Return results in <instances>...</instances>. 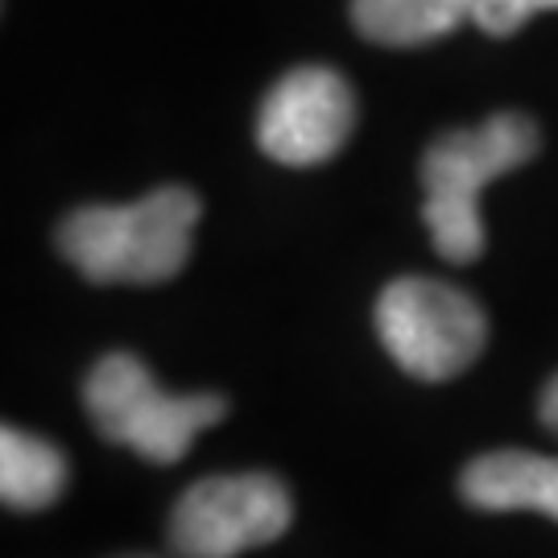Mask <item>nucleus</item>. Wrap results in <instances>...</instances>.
I'll return each instance as SVG.
<instances>
[{
	"mask_svg": "<svg viewBox=\"0 0 558 558\" xmlns=\"http://www.w3.org/2000/svg\"><path fill=\"white\" fill-rule=\"evenodd\" d=\"M199 211L186 186H161L124 207H80L62 220L59 253L96 286H158L186 269Z\"/></svg>",
	"mask_w": 558,
	"mask_h": 558,
	"instance_id": "1",
	"label": "nucleus"
},
{
	"mask_svg": "<svg viewBox=\"0 0 558 558\" xmlns=\"http://www.w3.org/2000/svg\"><path fill=\"white\" fill-rule=\"evenodd\" d=\"M538 124L521 112H497L476 129H456L439 137L422 158V220L430 228L435 253L468 265L484 253L480 195L484 186L518 170L538 154Z\"/></svg>",
	"mask_w": 558,
	"mask_h": 558,
	"instance_id": "2",
	"label": "nucleus"
},
{
	"mask_svg": "<svg viewBox=\"0 0 558 558\" xmlns=\"http://www.w3.org/2000/svg\"><path fill=\"white\" fill-rule=\"evenodd\" d=\"M83 405L108 442L149 463H179L207 426L228 414L220 393H166L129 352H108L83 380Z\"/></svg>",
	"mask_w": 558,
	"mask_h": 558,
	"instance_id": "3",
	"label": "nucleus"
},
{
	"mask_svg": "<svg viewBox=\"0 0 558 558\" xmlns=\"http://www.w3.org/2000/svg\"><path fill=\"white\" fill-rule=\"evenodd\" d=\"M377 336L401 373L451 380L480 360L488 319L472 294L435 278H398L377 299Z\"/></svg>",
	"mask_w": 558,
	"mask_h": 558,
	"instance_id": "4",
	"label": "nucleus"
},
{
	"mask_svg": "<svg viewBox=\"0 0 558 558\" xmlns=\"http://www.w3.org/2000/svg\"><path fill=\"white\" fill-rule=\"evenodd\" d=\"M294 521L290 488L269 472L207 476L191 484L170 513L179 558H236L278 542Z\"/></svg>",
	"mask_w": 558,
	"mask_h": 558,
	"instance_id": "5",
	"label": "nucleus"
},
{
	"mask_svg": "<svg viewBox=\"0 0 558 558\" xmlns=\"http://www.w3.org/2000/svg\"><path fill=\"white\" fill-rule=\"evenodd\" d=\"M356 129L352 83L331 66H299L281 75L260 104L257 145L281 166H323Z\"/></svg>",
	"mask_w": 558,
	"mask_h": 558,
	"instance_id": "6",
	"label": "nucleus"
},
{
	"mask_svg": "<svg viewBox=\"0 0 558 558\" xmlns=\"http://www.w3.org/2000/svg\"><path fill=\"white\" fill-rule=\"evenodd\" d=\"M459 493L484 513L534 509L558 521V459L534 451H493L463 468Z\"/></svg>",
	"mask_w": 558,
	"mask_h": 558,
	"instance_id": "7",
	"label": "nucleus"
},
{
	"mask_svg": "<svg viewBox=\"0 0 558 558\" xmlns=\"http://www.w3.org/2000/svg\"><path fill=\"white\" fill-rule=\"evenodd\" d=\"M476 0H352V21L377 46H426L472 21Z\"/></svg>",
	"mask_w": 558,
	"mask_h": 558,
	"instance_id": "8",
	"label": "nucleus"
},
{
	"mask_svg": "<svg viewBox=\"0 0 558 558\" xmlns=\"http://www.w3.org/2000/svg\"><path fill=\"white\" fill-rule=\"evenodd\" d=\"M66 488V456L17 426L0 430V497L9 509H46Z\"/></svg>",
	"mask_w": 558,
	"mask_h": 558,
	"instance_id": "9",
	"label": "nucleus"
},
{
	"mask_svg": "<svg viewBox=\"0 0 558 558\" xmlns=\"http://www.w3.org/2000/svg\"><path fill=\"white\" fill-rule=\"evenodd\" d=\"M542 9H558V0H476L472 21L493 38H509Z\"/></svg>",
	"mask_w": 558,
	"mask_h": 558,
	"instance_id": "10",
	"label": "nucleus"
},
{
	"mask_svg": "<svg viewBox=\"0 0 558 558\" xmlns=\"http://www.w3.org/2000/svg\"><path fill=\"white\" fill-rule=\"evenodd\" d=\"M538 414H542V422H546V426H550V430H555V435H558V377L550 380L546 389H542V405H538Z\"/></svg>",
	"mask_w": 558,
	"mask_h": 558,
	"instance_id": "11",
	"label": "nucleus"
},
{
	"mask_svg": "<svg viewBox=\"0 0 558 558\" xmlns=\"http://www.w3.org/2000/svg\"><path fill=\"white\" fill-rule=\"evenodd\" d=\"M129 558H145V555H129Z\"/></svg>",
	"mask_w": 558,
	"mask_h": 558,
	"instance_id": "12",
	"label": "nucleus"
}]
</instances>
